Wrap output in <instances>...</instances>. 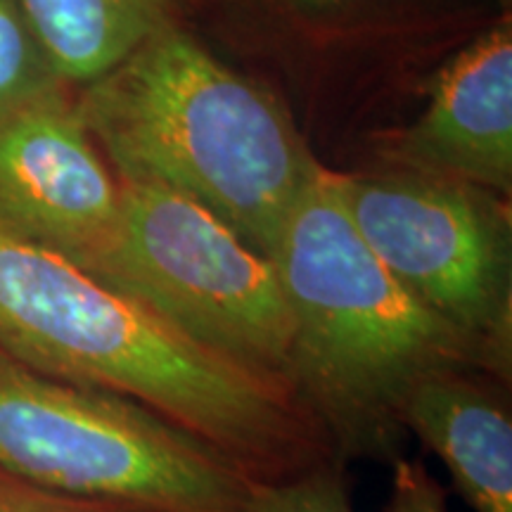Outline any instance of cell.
<instances>
[{"label": "cell", "instance_id": "obj_1", "mask_svg": "<svg viewBox=\"0 0 512 512\" xmlns=\"http://www.w3.org/2000/svg\"><path fill=\"white\" fill-rule=\"evenodd\" d=\"M0 347L60 380L126 396L252 479L332 458L283 382L200 347L136 299L0 230Z\"/></svg>", "mask_w": 512, "mask_h": 512}, {"label": "cell", "instance_id": "obj_2", "mask_svg": "<svg viewBox=\"0 0 512 512\" xmlns=\"http://www.w3.org/2000/svg\"><path fill=\"white\" fill-rule=\"evenodd\" d=\"M292 318L287 387L332 458L396 460L401 406L439 370H482L470 339L420 304L361 238L337 171L318 166L271 256ZM489 375V373H486Z\"/></svg>", "mask_w": 512, "mask_h": 512}, {"label": "cell", "instance_id": "obj_3", "mask_svg": "<svg viewBox=\"0 0 512 512\" xmlns=\"http://www.w3.org/2000/svg\"><path fill=\"white\" fill-rule=\"evenodd\" d=\"M74 102L121 183L188 197L264 256L320 166L273 95L171 24Z\"/></svg>", "mask_w": 512, "mask_h": 512}, {"label": "cell", "instance_id": "obj_4", "mask_svg": "<svg viewBox=\"0 0 512 512\" xmlns=\"http://www.w3.org/2000/svg\"><path fill=\"white\" fill-rule=\"evenodd\" d=\"M0 465L62 494L143 512H242L252 477L143 403L0 347Z\"/></svg>", "mask_w": 512, "mask_h": 512}, {"label": "cell", "instance_id": "obj_5", "mask_svg": "<svg viewBox=\"0 0 512 512\" xmlns=\"http://www.w3.org/2000/svg\"><path fill=\"white\" fill-rule=\"evenodd\" d=\"M93 278L200 347L287 387L292 318L278 271L197 202L121 183L117 233Z\"/></svg>", "mask_w": 512, "mask_h": 512}, {"label": "cell", "instance_id": "obj_6", "mask_svg": "<svg viewBox=\"0 0 512 512\" xmlns=\"http://www.w3.org/2000/svg\"><path fill=\"white\" fill-rule=\"evenodd\" d=\"M366 245L408 292L475 344L510 384L512 249L508 211L475 185L422 174H337Z\"/></svg>", "mask_w": 512, "mask_h": 512}, {"label": "cell", "instance_id": "obj_7", "mask_svg": "<svg viewBox=\"0 0 512 512\" xmlns=\"http://www.w3.org/2000/svg\"><path fill=\"white\" fill-rule=\"evenodd\" d=\"M121 216V183L67 93L0 119V230L95 275Z\"/></svg>", "mask_w": 512, "mask_h": 512}, {"label": "cell", "instance_id": "obj_8", "mask_svg": "<svg viewBox=\"0 0 512 512\" xmlns=\"http://www.w3.org/2000/svg\"><path fill=\"white\" fill-rule=\"evenodd\" d=\"M384 155L413 174L510 192V22L486 31L448 64L425 112L396 133Z\"/></svg>", "mask_w": 512, "mask_h": 512}, {"label": "cell", "instance_id": "obj_9", "mask_svg": "<svg viewBox=\"0 0 512 512\" xmlns=\"http://www.w3.org/2000/svg\"><path fill=\"white\" fill-rule=\"evenodd\" d=\"M508 384L482 370H439L413 384L401 425L451 472L475 512H512V415Z\"/></svg>", "mask_w": 512, "mask_h": 512}, {"label": "cell", "instance_id": "obj_10", "mask_svg": "<svg viewBox=\"0 0 512 512\" xmlns=\"http://www.w3.org/2000/svg\"><path fill=\"white\" fill-rule=\"evenodd\" d=\"M64 83H91L169 27L171 0H17Z\"/></svg>", "mask_w": 512, "mask_h": 512}, {"label": "cell", "instance_id": "obj_11", "mask_svg": "<svg viewBox=\"0 0 512 512\" xmlns=\"http://www.w3.org/2000/svg\"><path fill=\"white\" fill-rule=\"evenodd\" d=\"M62 88L17 0H0V119Z\"/></svg>", "mask_w": 512, "mask_h": 512}, {"label": "cell", "instance_id": "obj_12", "mask_svg": "<svg viewBox=\"0 0 512 512\" xmlns=\"http://www.w3.org/2000/svg\"><path fill=\"white\" fill-rule=\"evenodd\" d=\"M242 512H354L347 463L328 458L283 479H252Z\"/></svg>", "mask_w": 512, "mask_h": 512}, {"label": "cell", "instance_id": "obj_13", "mask_svg": "<svg viewBox=\"0 0 512 512\" xmlns=\"http://www.w3.org/2000/svg\"><path fill=\"white\" fill-rule=\"evenodd\" d=\"M0 512H143L128 505L62 494L0 465Z\"/></svg>", "mask_w": 512, "mask_h": 512}, {"label": "cell", "instance_id": "obj_14", "mask_svg": "<svg viewBox=\"0 0 512 512\" xmlns=\"http://www.w3.org/2000/svg\"><path fill=\"white\" fill-rule=\"evenodd\" d=\"M384 512H448L446 491L420 460H392V484Z\"/></svg>", "mask_w": 512, "mask_h": 512}]
</instances>
